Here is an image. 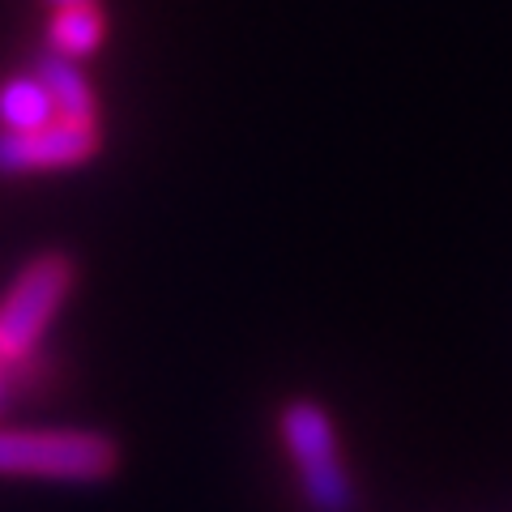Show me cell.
Instances as JSON below:
<instances>
[{"label":"cell","mask_w":512,"mask_h":512,"mask_svg":"<svg viewBox=\"0 0 512 512\" xmlns=\"http://www.w3.org/2000/svg\"><path fill=\"white\" fill-rule=\"evenodd\" d=\"M120 466V448L103 431L77 427H13L0 431V474L60 478V483H99Z\"/></svg>","instance_id":"1"},{"label":"cell","mask_w":512,"mask_h":512,"mask_svg":"<svg viewBox=\"0 0 512 512\" xmlns=\"http://www.w3.org/2000/svg\"><path fill=\"white\" fill-rule=\"evenodd\" d=\"M77 282V265L64 252L35 256L18 282L9 286V295L0 299V359H26L43 329L52 325L60 303L69 299Z\"/></svg>","instance_id":"2"},{"label":"cell","mask_w":512,"mask_h":512,"mask_svg":"<svg viewBox=\"0 0 512 512\" xmlns=\"http://www.w3.org/2000/svg\"><path fill=\"white\" fill-rule=\"evenodd\" d=\"M282 440L291 453L303 495L316 512H346L350 508V478L338 461V436H333L329 414L316 402H286L282 410Z\"/></svg>","instance_id":"3"},{"label":"cell","mask_w":512,"mask_h":512,"mask_svg":"<svg viewBox=\"0 0 512 512\" xmlns=\"http://www.w3.org/2000/svg\"><path fill=\"white\" fill-rule=\"evenodd\" d=\"M99 150V124L86 120H52L30 133H0V175H22V171H52L73 167Z\"/></svg>","instance_id":"4"},{"label":"cell","mask_w":512,"mask_h":512,"mask_svg":"<svg viewBox=\"0 0 512 512\" xmlns=\"http://www.w3.org/2000/svg\"><path fill=\"white\" fill-rule=\"evenodd\" d=\"M35 69H39V82L47 86V94H52L60 120H86V124H94V90L86 82V73L77 69L69 56L47 52V56H39Z\"/></svg>","instance_id":"5"},{"label":"cell","mask_w":512,"mask_h":512,"mask_svg":"<svg viewBox=\"0 0 512 512\" xmlns=\"http://www.w3.org/2000/svg\"><path fill=\"white\" fill-rule=\"evenodd\" d=\"M56 120V103L47 86L35 77H13V82L0 86V124L13 128V133H30V128H43Z\"/></svg>","instance_id":"6"},{"label":"cell","mask_w":512,"mask_h":512,"mask_svg":"<svg viewBox=\"0 0 512 512\" xmlns=\"http://www.w3.org/2000/svg\"><path fill=\"white\" fill-rule=\"evenodd\" d=\"M103 43V18L94 5H73V9H56L52 18V47L69 60L94 56Z\"/></svg>","instance_id":"7"},{"label":"cell","mask_w":512,"mask_h":512,"mask_svg":"<svg viewBox=\"0 0 512 512\" xmlns=\"http://www.w3.org/2000/svg\"><path fill=\"white\" fill-rule=\"evenodd\" d=\"M56 9H73V5H94V0H52Z\"/></svg>","instance_id":"8"},{"label":"cell","mask_w":512,"mask_h":512,"mask_svg":"<svg viewBox=\"0 0 512 512\" xmlns=\"http://www.w3.org/2000/svg\"><path fill=\"white\" fill-rule=\"evenodd\" d=\"M0 402H5V384H0Z\"/></svg>","instance_id":"9"}]
</instances>
